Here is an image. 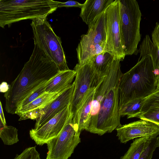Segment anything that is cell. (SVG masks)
Returning a JSON list of instances; mask_svg holds the SVG:
<instances>
[{
	"instance_id": "cell-1",
	"label": "cell",
	"mask_w": 159,
	"mask_h": 159,
	"mask_svg": "<svg viewBox=\"0 0 159 159\" xmlns=\"http://www.w3.org/2000/svg\"><path fill=\"white\" fill-rule=\"evenodd\" d=\"M60 72L55 63L34 43L29 60L4 94L6 111L16 114L24 99Z\"/></svg>"
},
{
	"instance_id": "cell-24",
	"label": "cell",
	"mask_w": 159,
	"mask_h": 159,
	"mask_svg": "<svg viewBox=\"0 0 159 159\" xmlns=\"http://www.w3.org/2000/svg\"><path fill=\"white\" fill-rule=\"evenodd\" d=\"M142 111L138 118L153 122L159 126V105H150L145 107Z\"/></svg>"
},
{
	"instance_id": "cell-7",
	"label": "cell",
	"mask_w": 159,
	"mask_h": 159,
	"mask_svg": "<svg viewBox=\"0 0 159 159\" xmlns=\"http://www.w3.org/2000/svg\"><path fill=\"white\" fill-rule=\"evenodd\" d=\"M74 70L76 71V75L74 81V89L70 104V113L73 117L89 91L97 86L105 76L98 73L89 61L82 65L76 64Z\"/></svg>"
},
{
	"instance_id": "cell-6",
	"label": "cell",
	"mask_w": 159,
	"mask_h": 159,
	"mask_svg": "<svg viewBox=\"0 0 159 159\" xmlns=\"http://www.w3.org/2000/svg\"><path fill=\"white\" fill-rule=\"evenodd\" d=\"M46 17L33 19L30 25L36 44L57 65L61 71L70 70L60 38L53 31Z\"/></svg>"
},
{
	"instance_id": "cell-11",
	"label": "cell",
	"mask_w": 159,
	"mask_h": 159,
	"mask_svg": "<svg viewBox=\"0 0 159 159\" xmlns=\"http://www.w3.org/2000/svg\"><path fill=\"white\" fill-rule=\"evenodd\" d=\"M116 129L118 139L124 143L139 137L153 138L159 135V125L143 119L125 125L120 124Z\"/></svg>"
},
{
	"instance_id": "cell-14",
	"label": "cell",
	"mask_w": 159,
	"mask_h": 159,
	"mask_svg": "<svg viewBox=\"0 0 159 159\" xmlns=\"http://www.w3.org/2000/svg\"><path fill=\"white\" fill-rule=\"evenodd\" d=\"M106 21L105 11L88 25L87 33L81 36L80 42L93 44L106 43Z\"/></svg>"
},
{
	"instance_id": "cell-22",
	"label": "cell",
	"mask_w": 159,
	"mask_h": 159,
	"mask_svg": "<svg viewBox=\"0 0 159 159\" xmlns=\"http://www.w3.org/2000/svg\"><path fill=\"white\" fill-rule=\"evenodd\" d=\"M152 138L143 137L136 139L128 150L120 159H139Z\"/></svg>"
},
{
	"instance_id": "cell-26",
	"label": "cell",
	"mask_w": 159,
	"mask_h": 159,
	"mask_svg": "<svg viewBox=\"0 0 159 159\" xmlns=\"http://www.w3.org/2000/svg\"><path fill=\"white\" fill-rule=\"evenodd\" d=\"M40 155L36 146L25 148L20 154H16L13 159H40Z\"/></svg>"
},
{
	"instance_id": "cell-30",
	"label": "cell",
	"mask_w": 159,
	"mask_h": 159,
	"mask_svg": "<svg viewBox=\"0 0 159 159\" xmlns=\"http://www.w3.org/2000/svg\"><path fill=\"white\" fill-rule=\"evenodd\" d=\"M83 4H81L78 2L74 1H69L65 2H61L58 5V7H74L81 8Z\"/></svg>"
},
{
	"instance_id": "cell-12",
	"label": "cell",
	"mask_w": 159,
	"mask_h": 159,
	"mask_svg": "<svg viewBox=\"0 0 159 159\" xmlns=\"http://www.w3.org/2000/svg\"><path fill=\"white\" fill-rule=\"evenodd\" d=\"M75 86L74 81L71 85L39 112L36 120L34 129L41 127L70 105Z\"/></svg>"
},
{
	"instance_id": "cell-21",
	"label": "cell",
	"mask_w": 159,
	"mask_h": 159,
	"mask_svg": "<svg viewBox=\"0 0 159 159\" xmlns=\"http://www.w3.org/2000/svg\"><path fill=\"white\" fill-rule=\"evenodd\" d=\"M145 98L134 99L123 105L120 109L121 116L127 118L138 117L142 113Z\"/></svg>"
},
{
	"instance_id": "cell-28",
	"label": "cell",
	"mask_w": 159,
	"mask_h": 159,
	"mask_svg": "<svg viewBox=\"0 0 159 159\" xmlns=\"http://www.w3.org/2000/svg\"><path fill=\"white\" fill-rule=\"evenodd\" d=\"M152 104L159 105V86L157 87L152 93L145 98L142 110L147 106Z\"/></svg>"
},
{
	"instance_id": "cell-15",
	"label": "cell",
	"mask_w": 159,
	"mask_h": 159,
	"mask_svg": "<svg viewBox=\"0 0 159 159\" xmlns=\"http://www.w3.org/2000/svg\"><path fill=\"white\" fill-rule=\"evenodd\" d=\"M114 0H87L81 8L80 16L88 25L105 11Z\"/></svg>"
},
{
	"instance_id": "cell-5",
	"label": "cell",
	"mask_w": 159,
	"mask_h": 159,
	"mask_svg": "<svg viewBox=\"0 0 159 159\" xmlns=\"http://www.w3.org/2000/svg\"><path fill=\"white\" fill-rule=\"evenodd\" d=\"M119 25L125 56L137 54L142 14L136 0H119Z\"/></svg>"
},
{
	"instance_id": "cell-31",
	"label": "cell",
	"mask_w": 159,
	"mask_h": 159,
	"mask_svg": "<svg viewBox=\"0 0 159 159\" xmlns=\"http://www.w3.org/2000/svg\"><path fill=\"white\" fill-rule=\"evenodd\" d=\"M9 86L5 82L2 83L0 86V90L1 92L6 93L9 89Z\"/></svg>"
},
{
	"instance_id": "cell-34",
	"label": "cell",
	"mask_w": 159,
	"mask_h": 159,
	"mask_svg": "<svg viewBox=\"0 0 159 159\" xmlns=\"http://www.w3.org/2000/svg\"><path fill=\"white\" fill-rule=\"evenodd\" d=\"M158 84H159V77H158Z\"/></svg>"
},
{
	"instance_id": "cell-20",
	"label": "cell",
	"mask_w": 159,
	"mask_h": 159,
	"mask_svg": "<svg viewBox=\"0 0 159 159\" xmlns=\"http://www.w3.org/2000/svg\"><path fill=\"white\" fill-rule=\"evenodd\" d=\"M97 72L106 76L114 61L113 56L107 52H103L96 55L89 60Z\"/></svg>"
},
{
	"instance_id": "cell-27",
	"label": "cell",
	"mask_w": 159,
	"mask_h": 159,
	"mask_svg": "<svg viewBox=\"0 0 159 159\" xmlns=\"http://www.w3.org/2000/svg\"><path fill=\"white\" fill-rule=\"evenodd\" d=\"M49 82L42 85L24 99L21 103L17 110L30 103L44 93L46 86Z\"/></svg>"
},
{
	"instance_id": "cell-19",
	"label": "cell",
	"mask_w": 159,
	"mask_h": 159,
	"mask_svg": "<svg viewBox=\"0 0 159 159\" xmlns=\"http://www.w3.org/2000/svg\"><path fill=\"white\" fill-rule=\"evenodd\" d=\"M138 52L140 56L148 55L152 61L156 79L159 76V47L155 46L148 35H146L140 45Z\"/></svg>"
},
{
	"instance_id": "cell-32",
	"label": "cell",
	"mask_w": 159,
	"mask_h": 159,
	"mask_svg": "<svg viewBox=\"0 0 159 159\" xmlns=\"http://www.w3.org/2000/svg\"><path fill=\"white\" fill-rule=\"evenodd\" d=\"M0 121L5 126L6 125V123L2 107V103L1 101L0 102Z\"/></svg>"
},
{
	"instance_id": "cell-9",
	"label": "cell",
	"mask_w": 159,
	"mask_h": 159,
	"mask_svg": "<svg viewBox=\"0 0 159 159\" xmlns=\"http://www.w3.org/2000/svg\"><path fill=\"white\" fill-rule=\"evenodd\" d=\"M106 40L104 52L114 57V60L122 61L125 56L119 25V0H115L106 10Z\"/></svg>"
},
{
	"instance_id": "cell-8",
	"label": "cell",
	"mask_w": 159,
	"mask_h": 159,
	"mask_svg": "<svg viewBox=\"0 0 159 159\" xmlns=\"http://www.w3.org/2000/svg\"><path fill=\"white\" fill-rule=\"evenodd\" d=\"M73 115L70 113L60 133L49 141L46 159H68L81 142L80 133L72 123Z\"/></svg>"
},
{
	"instance_id": "cell-2",
	"label": "cell",
	"mask_w": 159,
	"mask_h": 159,
	"mask_svg": "<svg viewBox=\"0 0 159 159\" xmlns=\"http://www.w3.org/2000/svg\"><path fill=\"white\" fill-rule=\"evenodd\" d=\"M157 87V80L152 59L140 56L137 63L123 74L119 85V107L134 99L146 98Z\"/></svg>"
},
{
	"instance_id": "cell-16",
	"label": "cell",
	"mask_w": 159,
	"mask_h": 159,
	"mask_svg": "<svg viewBox=\"0 0 159 159\" xmlns=\"http://www.w3.org/2000/svg\"><path fill=\"white\" fill-rule=\"evenodd\" d=\"M96 86L91 89L87 93L75 115L73 117L72 123L80 133L85 130L89 118Z\"/></svg>"
},
{
	"instance_id": "cell-17",
	"label": "cell",
	"mask_w": 159,
	"mask_h": 159,
	"mask_svg": "<svg viewBox=\"0 0 159 159\" xmlns=\"http://www.w3.org/2000/svg\"><path fill=\"white\" fill-rule=\"evenodd\" d=\"M76 75L74 70L61 71L47 84L45 92L60 93L64 91L73 83Z\"/></svg>"
},
{
	"instance_id": "cell-25",
	"label": "cell",
	"mask_w": 159,
	"mask_h": 159,
	"mask_svg": "<svg viewBox=\"0 0 159 159\" xmlns=\"http://www.w3.org/2000/svg\"><path fill=\"white\" fill-rule=\"evenodd\" d=\"M158 146V137L152 138L139 159H152L153 152Z\"/></svg>"
},
{
	"instance_id": "cell-23",
	"label": "cell",
	"mask_w": 159,
	"mask_h": 159,
	"mask_svg": "<svg viewBox=\"0 0 159 159\" xmlns=\"http://www.w3.org/2000/svg\"><path fill=\"white\" fill-rule=\"evenodd\" d=\"M0 137L5 145L15 144L19 141L18 129L12 126H5L0 122Z\"/></svg>"
},
{
	"instance_id": "cell-10",
	"label": "cell",
	"mask_w": 159,
	"mask_h": 159,
	"mask_svg": "<svg viewBox=\"0 0 159 159\" xmlns=\"http://www.w3.org/2000/svg\"><path fill=\"white\" fill-rule=\"evenodd\" d=\"M70 114L69 105L41 127L30 130V138L37 145L42 146L46 144L60 133Z\"/></svg>"
},
{
	"instance_id": "cell-13",
	"label": "cell",
	"mask_w": 159,
	"mask_h": 159,
	"mask_svg": "<svg viewBox=\"0 0 159 159\" xmlns=\"http://www.w3.org/2000/svg\"><path fill=\"white\" fill-rule=\"evenodd\" d=\"M63 92L58 93L45 92L30 103L17 109L16 114L19 116L23 114L22 117L24 120L29 119L36 120L39 116L40 111Z\"/></svg>"
},
{
	"instance_id": "cell-29",
	"label": "cell",
	"mask_w": 159,
	"mask_h": 159,
	"mask_svg": "<svg viewBox=\"0 0 159 159\" xmlns=\"http://www.w3.org/2000/svg\"><path fill=\"white\" fill-rule=\"evenodd\" d=\"M152 41L157 48L159 47V22L156 23L152 33Z\"/></svg>"
},
{
	"instance_id": "cell-33",
	"label": "cell",
	"mask_w": 159,
	"mask_h": 159,
	"mask_svg": "<svg viewBox=\"0 0 159 159\" xmlns=\"http://www.w3.org/2000/svg\"><path fill=\"white\" fill-rule=\"evenodd\" d=\"M158 147H159V135L158 137Z\"/></svg>"
},
{
	"instance_id": "cell-18",
	"label": "cell",
	"mask_w": 159,
	"mask_h": 159,
	"mask_svg": "<svg viewBox=\"0 0 159 159\" xmlns=\"http://www.w3.org/2000/svg\"><path fill=\"white\" fill-rule=\"evenodd\" d=\"M105 43L93 44L80 42L76 49L78 64L82 65L93 57L103 52Z\"/></svg>"
},
{
	"instance_id": "cell-4",
	"label": "cell",
	"mask_w": 159,
	"mask_h": 159,
	"mask_svg": "<svg viewBox=\"0 0 159 159\" xmlns=\"http://www.w3.org/2000/svg\"><path fill=\"white\" fill-rule=\"evenodd\" d=\"M60 3L52 0H0V26L3 28L22 20L47 17Z\"/></svg>"
},
{
	"instance_id": "cell-3",
	"label": "cell",
	"mask_w": 159,
	"mask_h": 159,
	"mask_svg": "<svg viewBox=\"0 0 159 159\" xmlns=\"http://www.w3.org/2000/svg\"><path fill=\"white\" fill-rule=\"evenodd\" d=\"M120 61L114 60L107 75L106 90L100 102L96 122L89 132L91 133L102 135L111 132L120 124L119 85L123 74L120 69Z\"/></svg>"
}]
</instances>
